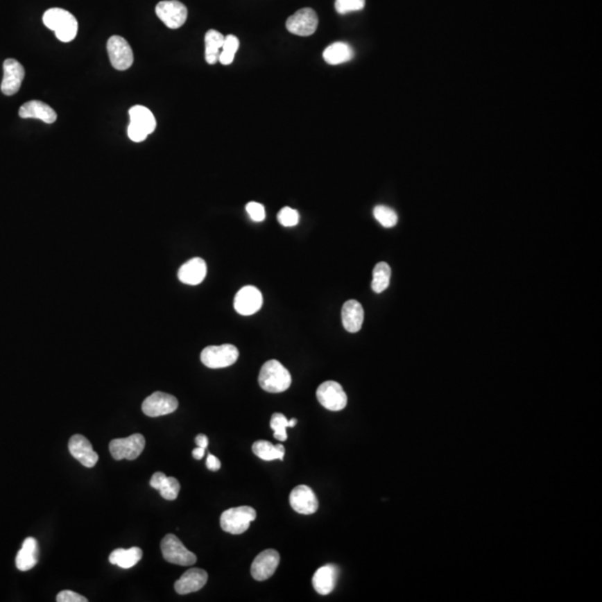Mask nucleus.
<instances>
[{"label":"nucleus","instance_id":"nucleus-19","mask_svg":"<svg viewBox=\"0 0 602 602\" xmlns=\"http://www.w3.org/2000/svg\"><path fill=\"white\" fill-rule=\"evenodd\" d=\"M205 276H207V264L201 258L191 259L180 268L178 273L180 282L190 286L201 284L205 280Z\"/></svg>","mask_w":602,"mask_h":602},{"label":"nucleus","instance_id":"nucleus-26","mask_svg":"<svg viewBox=\"0 0 602 602\" xmlns=\"http://www.w3.org/2000/svg\"><path fill=\"white\" fill-rule=\"evenodd\" d=\"M143 552L137 547L131 549H117L110 554V562L119 568L130 569L142 559Z\"/></svg>","mask_w":602,"mask_h":602},{"label":"nucleus","instance_id":"nucleus-38","mask_svg":"<svg viewBox=\"0 0 602 602\" xmlns=\"http://www.w3.org/2000/svg\"><path fill=\"white\" fill-rule=\"evenodd\" d=\"M207 467L210 470V471H219L220 467H221V462H220L219 458H216L214 455L209 454L207 455Z\"/></svg>","mask_w":602,"mask_h":602},{"label":"nucleus","instance_id":"nucleus-41","mask_svg":"<svg viewBox=\"0 0 602 602\" xmlns=\"http://www.w3.org/2000/svg\"><path fill=\"white\" fill-rule=\"evenodd\" d=\"M298 423V420L297 418H293V420H289V427H295Z\"/></svg>","mask_w":602,"mask_h":602},{"label":"nucleus","instance_id":"nucleus-23","mask_svg":"<svg viewBox=\"0 0 602 602\" xmlns=\"http://www.w3.org/2000/svg\"><path fill=\"white\" fill-rule=\"evenodd\" d=\"M38 557L40 549L37 541L34 538H27L16 557V567L20 571L31 570L38 562Z\"/></svg>","mask_w":602,"mask_h":602},{"label":"nucleus","instance_id":"nucleus-20","mask_svg":"<svg viewBox=\"0 0 602 602\" xmlns=\"http://www.w3.org/2000/svg\"><path fill=\"white\" fill-rule=\"evenodd\" d=\"M364 308L357 300H348L341 309V320L345 329L350 333H357L364 322Z\"/></svg>","mask_w":602,"mask_h":602},{"label":"nucleus","instance_id":"nucleus-22","mask_svg":"<svg viewBox=\"0 0 602 602\" xmlns=\"http://www.w3.org/2000/svg\"><path fill=\"white\" fill-rule=\"evenodd\" d=\"M150 485L157 490L161 497L168 501L176 500L181 489L179 481L176 480L175 477L166 476L162 472L154 473L150 479Z\"/></svg>","mask_w":602,"mask_h":602},{"label":"nucleus","instance_id":"nucleus-24","mask_svg":"<svg viewBox=\"0 0 602 602\" xmlns=\"http://www.w3.org/2000/svg\"><path fill=\"white\" fill-rule=\"evenodd\" d=\"M131 122L139 128H142L143 131L150 135L153 133L157 128V119L154 117L153 113L148 110V108L142 105H135L130 108L128 111Z\"/></svg>","mask_w":602,"mask_h":602},{"label":"nucleus","instance_id":"nucleus-2","mask_svg":"<svg viewBox=\"0 0 602 602\" xmlns=\"http://www.w3.org/2000/svg\"><path fill=\"white\" fill-rule=\"evenodd\" d=\"M259 384L266 392L282 393L287 390L291 385V375L280 361L273 359L264 363L261 367L259 374Z\"/></svg>","mask_w":602,"mask_h":602},{"label":"nucleus","instance_id":"nucleus-3","mask_svg":"<svg viewBox=\"0 0 602 602\" xmlns=\"http://www.w3.org/2000/svg\"><path fill=\"white\" fill-rule=\"evenodd\" d=\"M256 517V510L251 506L227 508L220 517V526L227 533L242 534L250 528V523Z\"/></svg>","mask_w":602,"mask_h":602},{"label":"nucleus","instance_id":"nucleus-11","mask_svg":"<svg viewBox=\"0 0 602 602\" xmlns=\"http://www.w3.org/2000/svg\"><path fill=\"white\" fill-rule=\"evenodd\" d=\"M318 16L311 8H302L290 16L286 23L288 32L298 36H310L317 31Z\"/></svg>","mask_w":602,"mask_h":602},{"label":"nucleus","instance_id":"nucleus-10","mask_svg":"<svg viewBox=\"0 0 602 602\" xmlns=\"http://www.w3.org/2000/svg\"><path fill=\"white\" fill-rule=\"evenodd\" d=\"M178 406L179 402L174 396L166 393L155 392L145 398L142 404V411L148 418H159L175 412Z\"/></svg>","mask_w":602,"mask_h":602},{"label":"nucleus","instance_id":"nucleus-31","mask_svg":"<svg viewBox=\"0 0 602 602\" xmlns=\"http://www.w3.org/2000/svg\"><path fill=\"white\" fill-rule=\"evenodd\" d=\"M270 427L273 429V436L277 440H287V429L289 427V420L282 413H275L270 420Z\"/></svg>","mask_w":602,"mask_h":602},{"label":"nucleus","instance_id":"nucleus-33","mask_svg":"<svg viewBox=\"0 0 602 602\" xmlns=\"http://www.w3.org/2000/svg\"><path fill=\"white\" fill-rule=\"evenodd\" d=\"M364 7L365 0H336L335 1L336 12L341 15L358 12L364 9Z\"/></svg>","mask_w":602,"mask_h":602},{"label":"nucleus","instance_id":"nucleus-32","mask_svg":"<svg viewBox=\"0 0 602 602\" xmlns=\"http://www.w3.org/2000/svg\"><path fill=\"white\" fill-rule=\"evenodd\" d=\"M374 216L384 227H393L397 225L398 216L395 211L385 205H377L374 209Z\"/></svg>","mask_w":602,"mask_h":602},{"label":"nucleus","instance_id":"nucleus-7","mask_svg":"<svg viewBox=\"0 0 602 602\" xmlns=\"http://www.w3.org/2000/svg\"><path fill=\"white\" fill-rule=\"evenodd\" d=\"M317 399L319 403L332 412H339L347 406V395L341 384L327 381L317 389Z\"/></svg>","mask_w":602,"mask_h":602},{"label":"nucleus","instance_id":"nucleus-13","mask_svg":"<svg viewBox=\"0 0 602 602\" xmlns=\"http://www.w3.org/2000/svg\"><path fill=\"white\" fill-rule=\"evenodd\" d=\"M264 298L258 288L246 286L239 290L234 298V309L242 316H251L258 313L261 308Z\"/></svg>","mask_w":602,"mask_h":602},{"label":"nucleus","instance_id":"nucleus-18","mask_svg":"<svg viewBox=\"0 0 602 602\" xmlns=\"http://www.w3.org/2000/svg\"><path fill=\"white\" fill-rule=\"evenodd\" d=\"M338 567L335 565H326L316 571L313 577L315 590L321 596L333 592L338 579Z\"/></svg>","mask_w":602,"mask_h":602},{"label":"nucleus","instance_id":"nucleus-16","mask_svg":"<svg viewBox=\"0 0 602 602\" xmlns=\"http://www.w3.org/2000/svg\"><path fill=\"white\" fill-rule=\"evenodd\" d=\"M69 449L71 456L76 458L82 465L86 466V467H93L98 461V455L93 449L91 442L83 435L76 434L71 436V440H69Z\"/></svg>","mask_w":602,"mask_h":602},{"label":"nucleus","instance_id":"nucleus-5","mask_svg":"<svg viewBox=\"0 0 602 602\" xmlns=\"http://www.w3.org/2000/svg\"><path fill=\"white\" fill-rule=\"evenodd\" d=\"M163 558L168 562L179 565H192L196 562V556L185 548L179 538L166 534L161 542Z\"/></svg>","mask_w":602,"mask_h":602},{"label":"nucleus","instance_id":"nucleus-34","mask_svg":"<svg viewBox=\"0 0 602 602\" xmlns=\"http://www.w3.org/2000/svg\"><path fill=\"white\" fill-rule=\"evenodd\" d=\"M278 221L284 227H295L299 223L298 211L289 207H282V210L279 211Z\"/></svg>","mask_w":602,"mask_h":602},{"label":"nucleus","instance_id":"nucleus-30","mask_svg":"<svg viewBox=\"0 0 602 602\" xmlns=\"http://www.w3.org/2000/svg\"><path fill=\"white\" fill-rule=\"evenodd\" d=\"M239 46L240 43L234 35H227V37H225V43L222 46L219 57V62L222 65L227 66L233 63Z\"/></svg>","mask_w":602,"mask_h":602},{"label":"nucleus","instance_id":"nucleus-40","mask_svg":"<svg viewBox=\"0 0 602 602\" xmlns=\"http://www.w3.org/2000/svg\"><path fill=\"white\" fill-rule=\"evenodd\" d=\"M205 449H203V447H200V446H198L196 449H194V451H192V456H194L196 460H202V458H203V456H205Z\"/></svg>","mask_w":602,"mask_h":602},{"label":"nucleus","instance_id":"nucleus-1","mask_svg":"<svg viewBox=\"0 0 602 602\" xmlns=\"http://www.w3.org/2000/svg\"><path fill=\"white\" fill-rule=\"evenodd\" d=\"M44 25L56 35L57 40L63 43H69L74 40L78 32L76 18L65 9L51 8L43 16Z\"/></svg>","mask_w":602,"mask_h":602},{"label":"nucleus","instance_id":"nucleus-9","mask_svg":"<svg viewBox=\"0 0 602 602\" xmlns=\"http://www.w3.org/2000/svg\"><path fill=\"white\" fill-rule=\"evenodd\" d=\"M155 12L163 24L171 29L182 27L188 18V9L178 0L160 1L155 7Z\"/></svg>","mask_w":602,"mask_h":602},{"label":"nucleus","instance_id":"nucleus-17","mask_svg":"<svg viewBox=\"0 0 602 602\" xmlns=\"http://www.w3.org/2000/svg\"><path fill=\"white\" fill-rule=\"evenodd\" d=\"M207 581V571L198 568L190 569L185 571L182 577L176 581L174 589L179 594H188L203 588Z\"/></svg>","mask_w":602,"mask_h":602},{"label":"nucleus","instance_id":"nucleus-35","mask_svg":"<svg viewBox=\"0 0 602 602\" xmlns=\"http://www.w3.org/2000/svg\"><path fill=\"white\" fill-rule=\"evenodd\" d=\"M246 210H247L248 214H249L252 221L261 222L266 219V210H264V207L261 203L253 201L249 202L246 205Z\"/></svg>","mask_w":602,"mask_h":602},{"label":"nucleus","instance_id":"nucleus-37","mask_svg":"<svg viewBox=\"0 0 602 602\" xmlns=\"http://www.w3.org/2000/svg\"><path fill=\"white\" fill-rule=\"evenodd\" d=\"M128 135L133 142L137 143L143 142L148 137V134L146 132L143 131L142 128L135 126L133 123H130V126H128Z\"/></svg>","mask_w":602,"mask_h":602},{"label":"nucleus","instance_id":"nucleus-21","mask_svg":"<svg viewBox=\"0 0 602 602\" xmlns=\"http://www.w3.org/2000/svg\"><path fill=\"white\" fill-rule=\"evenodd\" d=\"M22 119H37L47 124H53L57 119L56 112L42 101H29L19 108Z\"/></svg>","mask_w":602,"mask_h":602},{"label":"nucleus","instance_id":"nucleus-12","mask_svg":"<svg viewBox=\"0 0 602 602\" xmlns=\"http://www.w3.org/2000/svg\"><path fill=\"white\" fill-rule=\"evenodd\" d=\"M280 562L278 551L268 549L257 556L251 565V576L257 581H264L273 577Z\"/></svg>","mask_w":602,"mask_h":602},{"label":"nucleus","instance_id":"nucleus-4","mask_svg":"<svg viewBox=\"0 0 602 602\" xmlns=\"http://www.w3.org/2000/svg\"><path fill=\"white\" fill-rule=\"evenodd\" d=\"M238 348L230 344L207 346L201 352L202 364L212 370L231 366L238 361Z\"/></svg>","mask_w":602,"mask_h":602},{"label":"nucleus","instance_id":"nucleus-39","mask_svg":"<svg viewBox=\"0 0 602 602\" xmlns=\"http://www.w3.org/2000/svg\"><path fill=\"white\" fill-rule=\"evenodd\" d=\"M196 445L200 446V447L207 449V445H209V440H207V438L205 434H199L196 438Z\"/></svg>","mask_w":602,"mask_h":602},{"label":"nucleus","instance_id":"nucleus-25","mask_svg":"<svg viewBox=\"0 0 602 602\" xmlns=\"http://www.w3.org/2000/svg\"><path fill=\"white\" fill-rule=\"evenodd\" d=\"M354 56V51L348 44L343 42L332 44L324 51V60L329 65H341L350 62Z\"/></svg>","mask_w":602,"mask_h":602},{"label":"nucleus","instance_id":"nucleus-29","mask_svg":"<svg viewBox=\"0 0 602 602\" xmlns=\"http://www.w3.org/2000/svg\"><path fill=\"white\" fill-rule=\"evenodd\" d=\"M392 276V269L386 262H378L372 270V289L381 293L388 288Z\"/></svg>","mask_w":602,"mask_h":602},{"label":"nucleus","instance_id":"nucleus-28","mask_svg":"<svg viewBox=\"0 0 602 602\" xmlns=\"http://www.w3.org/2000/svg\"><path fill=\"white\" fill-rule=\"evenodd\" d=\"M252 451L255 455L264 461H284V453H286L284 445L282 444L273 445L268 440H258L256 443H253Z\"/></svg>","mask_w":602,"mask_h":602},{"label":"nucleus","instance_id":"nucleus-15","mask_svg":"<svg viewBox=\"0 0 602 602\" xmlns=\"http://www.w3.org/2000/svg\"><path fill=\"white\" fill-rule=\"evenodd\" d=\"M291 508L300 515H313L318 510V499L315 492L307 485H298L291 491L289 497Z\"/></svg>","mask_w":602,"mask_h":602},{"label":"nucleus","instance_id":"nucleus-8","mask_svg":"<svg viewBox=\"0 0 602 602\" xmlns=\"http://www.w3.org/2000/svg\"><path fill=\"white\" fill-rule=\"evenodd\" d=\"M106 49L114 69L117 71H126L133 65V51L128 40L121 36H112L108 40Z\"/></svg>","mask_w":602,"mask_h":602},{"label":"nucleus","instance_id":"nucleus-6","mask_svg":"<svg viewBox=\"0 0 602 602\" xmlns=\"http://www.w3.org/2000/svg\"><path fill=\"white\" fill-rule=\"evenodd\" d=\"M145 447V438L142 434H133L126 438L111 440L110 452L114 460H135L142 454Z\"/></svg>","mask_w":602,"mask_h":602},{"label":"nucleus","instance_id":"nucleus-36","mask_svg":"<svg viewBox=\"0 0 602 602\" xmlns=\"http://www.w3.org/2000/svg\"><path fill=\"white\" fill-rule=\"evenodd\" d=\"M56 600L58 602H87V598L76 594L74 591L64 590L57 594Z\"/></svg>","mask_w":602,"mask_h":602},{"label":"nucleus","instance_id":"nucleus-27","mask_svg":"<svg viewBox=\"0 0 602 602\" xmlns=\"http://www.w3.org/2000/svg\"><path fill=\"white\" fill-rule=\"evenodd\" d=\"M205 60L207 64L214 65L219 62L220 53L225 43V36L221 33L210 29L205 34Z\"/></svg>","mask_w":602,"mask_h":602},{"label":"nucleus","instance_id":"nucleus-14","mask_svg":"<svg viewBox=\"0 0 602 602\" xmlns=\"http://www.w3.org/2000/svg\"><path fill=\"white\" fill-rule=\"evenodd\" d=\"M24 77H25V69L18 60H14V58H8V60H5L3 62V82L0 86L3 94L7 95V96L16 94L23 84Z\"/></svg>","mask_w":602,"mask_h":602}]
</instances>
